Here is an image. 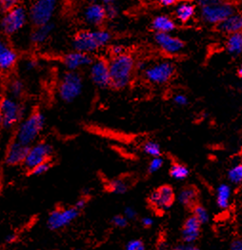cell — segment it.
<instances>
[{
  "label": "cell",
  "mask_w": 242,
  "mask_h": 250,
  "mask_svg": "<svg viewBox=\"0 0 242 250\" xmlns=\"http://www.w3.org/2000/svg\"><path fill=\"white\" fill-rule=\"evenodd\" d=\"M112 35L105 29H85L76 33L72 40L73 51L92 55L109 44Z\"/></svg>",
  "instance_id": "obj_1"
},
{
  "label": "cell",
  "mask_w": 242,
  "mask_h": 250,
  "mask_svg": "<svg viewBox=\"0 0 242 250\" xmlns=\"http://www.w3.org/2000/svg\"><path fill=\"white\" fill-rule=\"evenodd\" d=\"M136 64L134 57L128 53L111 58L109 61L111 87L116 90H121L131 83Z\"/></svg>",
  "instance_id": "obj_2"
},
{
  "label": "cell",
  "mask_w": 242,
  "mask_h": 250,
  "mask_svg": "<svg viewBox=\"0 0 242 250\" xmlns=\"http://www.w3.org/2000/svg\"><path fill=\"white\" fill-rule=\"evenodd\" d=\"M45 127V116L40 109H34L30 115L22 120L16 133L15 140L23 146H30L36 144Z\"/></svg>",
  "instance_id": "obj_3"
},
{
  "label": "cell",
  "mask_w": 242,
  "mask_h": 250,
  "mask_svg": "<svg viewBox=\"0 0 242 250\" xmlns=\"http://www.w3.org/2000/svg\"><path fill=\"white\" fill-rule=\"evenodd\" d=\"M199 8L202 21L210 25H220L237 12L233 3L218 0L200 1Z\"/></svg>",
  "instance_id": "obj_4"
},
{
  "label": "cell",
  "mask_w": 242,
  "mask_h": 250,
  "mask_svg": "<svg viewBox=\"0 0 242 250\" xmlns=\"http://www.w3.org/2000/svg\"><path fill=\"white\" fill-rule=\"evenodd\" d=\"M28 22V8L20 2V4L11 12L1 16L0 33L6 38L14 37L20 32Z\"/></svg>",
  "instance_id": "obj_5"
},
{
  "label": "cell",
  "mask_w": 242,
  "mask_h": 250,
  "mask_svg": "<svg viewBox=\"0 0 242 250\" xmlns=\"http://www.w3.org/2000/svg\"><path fill=\"white\" fill-rule=\"evenodd\" d=\"M83 91V78L80 72L66 71L58 85V95L61 101L71 104L80 98Z\"/></svg>",
  "instance_id": "obj_6"
},
{
  "label": "cell",
  "mask_w": 242,
  "mask_h": 250,
  "mask_svg": "<svg viewBox=\"0 0 242 250\" xmlns=\"http://www.w3.org/2000/svg\"><path fill=\"white\" fill-rule=\"evenodd\" d=\"M58 3L53 0H40L32 2L28 8L29 22L33 28L41 27L52 22L57 11Z\"/></svg>",
  "instance_id": "obj_7"
},
{
  "label": "cell",
  "mask_w": 242,
  "mask_h": 250,
  "mask_svg": "<svg viewBox=\"0 0 242 250\" xmlns=\"http://www.w3.org/2000/svg\"><path fill=\"white\" fill-rule=\"evenodd\" d=\"M24 107L17 100L4 96L0 98V116L2 128L11 129L20 124L24 115Z\"/></svg>",
  "instance_id": "obj_8"
},
{
  "label": "cell",
  "mask_w": 242,
  "mask_h": 250,
  "mask_svg": "<svg viewBox=\"0 0 242 250\" xmlns=\"http://www.w3.org/2000/svg\"><path fill=\"white\" fill-rule=\"evenodd\" d=\"M176 73V67L169 61H161L147 66L144 71V78L150 83L162 84L169 83Z\"/></svg>",
  "instance_id": "obj_9"
},
{
  "label": "cell",
  "mask_w": 242,
  "mask_h": 250,
  "mask_svg": "<svg viewBox=\"0 0 242 250\" xmlns=\"http://www.w3.org/2000/svg\"><path fill=\"white\" fill-rule=\"evenodd\" d=\"M53 155L54 148L50 144L46 142L36 143L35 145L30 146L23 167L28 172H30L32 169L41 164L53 161Z\"/></svg>",
  "instance_id": "obj_10"
},
{
  "label": "cell",
  "mask_w": 242,
  "mask_h": 250,
  "mask_svg": "<svg viewBox=\"0 0 242 250\" xmlns=\"http://www.w3.org/2000/svg\"><path fill=\"white\" fill-rule=\"evenodd\" d=\"M80 215V210L73 207L68 208L54 210L47 220L48 228L52 230H58L69 226Z\"/></svg>",
  "instance_id": "obj_11"
},
{
  "label": "cell",
  "mask_w": 242,
  "mask_h": 250,
  "mask_svg": "<svg viewBox=\"0 0 242 250\" xmlns=\"http://www.w3.org/2000/svg\"><path fill=\"white\" fill-rule=\"evenodd\" d=\"M90 78L93 83L101 89L111 87L109 61L102 58L95 59L90 66Z\"/></svg>",
  "instance_id": "obj_12"
},
{
  "label": "cell",
  "mask_w": 242,
  "mask_h": 250,
  "mask_svg": "<svg viewBox=\"0 0 242 250\" xmlns=\"http://www.w3.org/2000/svg\"><path fill=\"white\" fill-rule=\"evenodd\" d=\"M82 19L91 29H101L104 22L107 21L102 3L92 2L86 5L83 9Z\"/></svg>",
  "instance_id": "obj_13"
},
{
  "label": "cell",
  "mask_w": 242,
  "mask_h": 250,
  "mask_svg": "<svg viewBox=\"0 0 242 250\" xmlns=\"http://www.w3.org/2000/svg\"><path fill=\"white\" fill-rule=\"evenodd\" d=\"M94 62L95 58L92 55L77 51L68 52L64 54L60 59V62L67 71L73 72H79L83 67L91 66Z\"/></svg>",
  "instance_id": "obj_14"
},
{
  "label": "cell",
  "mask_w": 242,
  "mask_h": 250,
  "mask_svg": "<svg viewBox=\"0 0 242 250\" xmlns=\"http://www.w3.org/2000/svg\"><path fill=\"white\" fill-rule=\"evenodd\" d=\"M175 200L174 190L171 187L163 186L154 192L149 197L150 204L159 210L169 208Z\"/></svg>",
  "instance_id": "obj_15"
},
{
  "label": "cell",
  "mask_w": 242,
  "mask_h": 250,
  "mask_svg": "<svg viewBox=\"0 0 242 250\" xmlns=\"http://www.w3.org/2000/svg\"><path fill=\"white\" fill-rule=\"evenodd\" d=\"M155 42L162 51L169 55H177L184 49V42L180 38L174 37L171 34L156 33Z\"/></svg>",
  "instance_id": "obj_16"
},
{
  "label": "cell",
  "mask_w": 242,
  "mask_h": 250,
  "mask_svg": "<svg viewBox=\"0 0 242 250\" xmlns=\"http://www.w3.org/2000/svg\"><path fill=\"white\" fill-rule=\"evenodd\" d=\"M20 55L6 41L0 38V72H10L18 64Z\"/></svg>",
  "instance_id": "obj_17"
},
{
  "label": "cell",
  "mask_w": 242,
  "mask_h": 250,
  "mask_svg": "<svg viewBox=\"0 0 242 250\" xmlns=\"http://www.w3.org/2000/svg\"><path fill=\"white\" fill-rule=\"evenodd\" d=\"M29 148L30 147L21 145L16 140L13 141L8 147L7 154L5 157V164L8 167L23 166L27 158Z\"/></svg>",
  "instance_id": "obj_18"
},
{
  "label": "cell",
  "mask_w": 242,
  "mask_h": 250,
  "mask_svg": "<svg viewBox=\"0 0 242 250\" xmlns=\"http://www.w3.org/2000/svg\"><path fill=\"white\" fill-rule=\"evenodd\" d=\"M55 29H56V24L54 22H51L41 27L33 28L32 33L30 35V42L34 46L43 45L53 35Z\"/></svg>",
  "instance_id": "obj_19"
},
{
  "label": "cell",
  "mask_w": 242,
  "mask_h": 250,
  "mask_svg": "<svg viewBox=\"0 0 242 250\" xmlns=\"http://www.w3.org/2000/svg\"><path fill=\"white\" fill-rule=\"evenodd\" d=\"M219 30L227 34L228 36L237 34V33H242V14L236 12L231 17L226 19L225 21L222 22L220 25H218Z\"/></svg>",
  "instance_id": "obj_20"
},
{
  "label": "cell",
  "mask_w": 242,
  "mask_h": 250,
  "mask_svg": "<svg viewBox=\"0 0 242 250\" xmlns=\"http://www.w3.org/2000/svg\"><path fill=\"white\" fill-rule=\"evenodd\" d=\"M201 225L202 224L194 216L190 217L185 222L182 231V237L185 243L191 244L198 240L201 233Z\"/></svg>",
  "instance_id": "obj_21"
},
{
  "label": "cell",
  "mask_w": 242,
  "mask_h": 250,
  "mask_svg": "<svg viewBox=\"0 0 242 250\" xmlns=\"http://www.w3.org/2000/svg\"><path fill=\"white\" fill-rule=\"evenodd\" d=\"M151 26L156 33H163V34H171L177 28L176 22L170 17L165 15L157 16L152 21Z\"/></svg>",
  "instance_id": "obj_22"
},
{
  "label": "cell",
  "mask_w": 242,
  "mask_h": 250,
  "mask_svg": "<svg viewBox=\"0 0 242 250\" xmlns=\"http://www.w3.org/2000/svg\"><path fill=\"white\" fill-rule=\"evenodd\" d=\"M175 15L179 21L186 23L191 21L196 15V6L189 2H182L177 5L175 9Z\"/></svg>",
  "instance_id": "obj_23"
},
{
  "label": "cell",
  "mask_w": 242,
  "mask_h": 250,
  "mask_svg": "<svg viewBox=\"0 0 242 250\" xmlns=\"http://www.w3.org/2000/svg\"><path fill=\"white\" fill-rule=\"evenodd\" d=\"M225 47L228 53L232 56H240L242 54V33L228 36Z\"/></svg>",
  "instance_id": "obj_24"
},
{
  "label": "cell",
  "mask_w": 242,
  "mask_h": 250,
  "mask_svg": "<svg viewBox=\"0 0 242 250\" xmlns=\"http://www.w3.org/2000/svg\"><path fill=\"white\" fill-rule=\"evenodd\" d=\"M232 189L228 185H221L217 189V204L221 209H227L230 207Z\"/></svg>",
  "instance_id": "obj_25"
},
{
  "label": "cell",
  "mask_w": 242,
  "mask_h": 250,
  "mask_svg": "<svg viewBox=\"0 0 242 250\" xmlns=\"http://www.w3.org/2000/svg\"><path fill=\"white\" fill-rule=\"evenodd\" d=\"M9 97L14 100H20L25 94V84L19 78L12 79L7 85Z\"/></svg>",
  "instance_id": "obj_26"
},
{
  "label": "cell",
  "mask_w": 242,
  "mask_h": 250,
  "mask_svg": "<svg viewBox=\"0 0 242 250\" xmlns=\"http://www.w3.org/2000/svg\"><path fill=\"white\" fill-rule=\"evenodd\" d=\"M197 190L193 188H186L182 189L178 196L179 202L183 206H191L197 199Z\"/></svg>",
  "instance_id": "obj_27"
},
{
  "label": "cell",
  "mask_w": 242,
  "mask_h": 250,
  "mask_svg": "<svg viewBox=\"0 0 242 250\" xmlns=\"http://www.w3.org/2000/svg\"><path fill=\"white\" fill-rule=\"evenodd\" d=\"M170 175L177 181H182L189 176V169L181 164H174L170 168Z\"/></svg>",
  "instance_id": "obj_28"
},
{
  "label": "cell",
  "mask_w": 242,
  "mask_h": 250,
  "mask_svg": "<svg viewBox=\"0 0 242 250\" xmlns=\"http://www.w3.org/2000/svg\"><path fill=\"white\" fill-rule=\"evenodd\" d=\"M102 5L104 7L107 20H114L119 16L120 8L115 1H104L102 2Z\"/></svg>",
  "instance_id": "obj_29"
},
{
  "label": "cell",
  "mask_w": 242,
  "mask_h": 250,
  "mask_svg": "<svg viewBox=\"0 0 242 250\" xmlns=\"http://www.w3.org/2000/svg\"><path fill=\"white\" fill-rule=\"evenodd\" d=\"M143 151H144L145 154L152 157V159L161 157V146L158 143L153 142V141H149V142H146L144 144Z\"/></svg>",
  "instance_id": "obj_30"
},
{
  "label": "cell",
  "mask_w": 242,
  "mask_h": 250,
  "mask_svg": "<svg viewBox=\"0 0 242 250\" xmlns=\"http://www.w3.org/2000/svg\"><path fill=\"white\" fill-rule=\"evenodd\" d=\"M228 179L234 185H240L242 183V166H235L228 172Z\"/></svg>",
  "instance_id": "obj_31"
},
{
  "label": "cell",
  "mask_w": 242,
  "mask_h": 250,
  "mask_svg": "<svg viewBox=\"0 0 242 250\" xmlns=\"http://www.w3.org/2000/svg\"><path fill=\"white\" fill-rule=\"evenodd\" d=\"M108 188L112 193L124 194L127 191L128 187H127V184L123 180L116 179V180H113L109 183Z\"/></svg>",
  "instance_id": "obj_32"
},
{
  "label": "cell",
  "mask_w": 242,
  "mask_h": 250,
  "mask_svg": "<svg viewBox=\"0 0 242 250\" xmlns=\"http://www.w3.org/2000/svg\"><path fill=\"white\" fill-rule=\"evenodd\" d=\"M194 217L201 223L205 224L209 221V213L208 211L202 206H197L194 208Z\"/></svg>",
  "instance_id": "obj_33"
},
{
  "label": "cell",
  "mask_w": 242,
  "mask_h": 250,
  "mask_svg": "<svg viewBox=\"0 0 242 250\" xmlns=\"http://www.w3.org/2000/svg\"><path fill=\"white\" fill-rule=\"evenodd\" d=\"M52 162L53 161L46 162L44 164H41L40 166L35 167L30 172H28L29 175H32V176H41V175L46 174L51 169V167H53V163Z\"/></svg>",
  "instance_id": "obj_34"
},
{
  "label": "cell",
  "mask_w": 242,
  "mask_h": 250,
  "mask_svg": "<svg viewBox=\"0 0 242 250\" xmlns=\"http://www.w3.org/2000/svg\"><path fill=\"white\" fill-rule=\"evenodd\" d=\"M19 4H20L19 1H13V0H3V1H0V14H1V16L6 15L7 13L11 12Z\"/></svg>",
  "instance_id": "obj_35"
},
{
  "label": "cell",
  "mask_w": 242,
  "mask_h": 250,
  "mask_svg": "<svg viewBox=\"0 0 242 250\" xmlns=\"http://www.w3.org/2000/svg\"><path fill=\"white\" fill-rule=\"evenodd\" d=\"M162 167H163V159H162L161 157L153 158L152 161H151L150 164H149L148 171H149L150 173H156V172H158L159 170H161Z\"/></svg>",
  "instance_id": "obj_36"
},
{
  "label": "cell",
  "mask_w": 242,
  "mask_h": 250,
  "mask_svg": "<svg viewBox=\"0 0 242 250\" xmlns=\"http://www.w3.org/2000/svg\"><path fill=\"white\" fill-rule=\"evenodd\" d=\"M144 245L140 240H133L126 246V250H144Z\"/></svg>",
  "instance_id": "obj_37"
},
{
  "label": "cell",
  "mask_w": 242,
  "mask_h": 250,
  "mask_svg": "<svg viewBox=\"0 0 242 250\" xmlns=\"http://www.w3.org/2000/svg\"><path fill=\"white\" fill-rule=\"evenodd\" d=\"M110 52H111L112 58L113 57H119V56H121V55L126 53L125 49H124V47L122 45H114V46H112Z\"/></svg>",
  "instance_id": "obj_38"
},
{
  "label": "cell",
  "mask_w": 242,
  "mask_h": 250,
  "mask_svg": "<svg viewBox=\"0 0 242 250\" xmlns=\"http://www.w3.org/2000/svg\"><path fill=\"white\" fill-rule=\"evenodd\" d=\"M113 223L117 228H125L127 226V219L125 216L119 215L114 218Z\"/></svg>",
  "instance_id": "obj_39"
},
{
  "label": "cell",
  "mask_w": 242,
  "mask_h": 250,
  "mask_svg": "<svg viewBox=\"0 0 242 250\" xmlns=\"http://www.w3.org/2000/svg\"><path fill=\"white\" fill-rule=\"evenodd\" d=\"M174 102L180 106H185V105L188 104V98L183 94H178V95H176Z\"/></svg>",
  "instance_id": "obj_40"
},
{
  "label": "cell",
  "mask_w": 242,
  "mask_h": 250,
  "mask_svg": "<svg viewBox=\"0 0 242 250\" xmlns=\"http://www.w3.org/2000/svg\"><path fill=\"white\" fill-rule=\"evenodd\" d=\"M38 66V61L37 60H34V59H31V60H28L26 62H25V69L27 71H32L33 69H36Z\"/></svg>",
  "instance_id": "obj_41"
},
{
  "label": "cell",
  "mask_w": 242,
  "mask_h": 250,
  "mask_svg": "<svg viewBox=\"0 0 242 250\" xmlns=\"http://www.w3.org/2000/svg\"><path fill=\"white\" fill-rule=\"evenodd\" d=\"M124 216L126 217V219H135L137 216V211L132 208H127L124 211Z\"/></svg>",
  "instance_id": "obj_42"
},
{
  "label": "cell",
  "mask_w": 242,
  "mask_h": 250,
  "mask_svg": "<svg viewBox=\"0 0 242 250\" xmlns=\"http://www.w3.org/2000/svg\"><path fill=\"white\" fill-rule=\"evenodd\" d=\"M231 250H242V240H236L231 246Z\"/></svg>",
  "instance_id": "obj_43"
},
{
  "label": "cell",
  "mask_w": 242,
  "mask_h": 250,
  "mask_svg": "<svg viewBox=\"0 0 242 250\" xmlns=\"http://www.w3.org/2000/svg\"><path fill=\"white\" fill-rule=\"evenodd\" d=\"M153 224H154V220L152 218H150V217H145V218L142 219V225L144 227H146V228L152 227Z\"/></svg>",
  "instance_id": "obj_44"
},
{
  "label": "cell",
  "mask_w": 242,
  "mask_h": 250,
  "mask_svg": "<svg viewBox=\"0 0 242 250\" xmlns=\"http://www.w3.org/2000/svg\"><path fill=\"white\" fill-rule=\"evenodd\" d=\"M86 204H87L86 199L81 198V199H80V200L77 202V204H76L75 208H77L79 209V210L81 211V209H83L85 207H86Z\"/></svg>",
  "instance_id": "obj_45"
},
{
  "label": "cell",
  "mask_w": 242,
  "mask_h": 250,
  "mask_svg": "<svg viewBox=\"0 0 242 250\" xmlns=\"http://www.w3.org/2000/svg\"><path fill=\"white\" fill-rule=\"evenodd\" d=\"M175 250H200L197 249L196 247H193L191 245H186V246H180Z\"/></svg>",
  "instance_id": "obj_46"
},
{
  "label": "cell",
  "mask_w": 242,
  "mask_h": 250,
  "mask_svg": "<svg viewBox=\"0 0 242 250\" xmlns=\"http://www.w3.org/2000/svg\"><path fill=\"white\" fill-rule=\"evenodd\" d=\"M176 4V1L174 0H162L161 1V5L164 7H170V6H174Z\"/></svg>",
  "instance_id": "obj_47"
},
{
  "label": "cell",
  "mask_w": 242,
  "mask_h": 250,
  "mask_svg": "<svg viewBox=\"0 0 242 250\" xmlns=\"http://www.w3.org/2000/svg\"><path fill=\"white\" fill-rule=\"evenodd\" d=\"M16 239H17L16 235L10 234V235H8V236L6 237V242H8V243H13V242L16 241Z\"/></svg>",
  "instance_id": "obj_48"
},
{
  "label": "cell",
  "mask_w": 242,
  "mask_h": 250,
  "mask_svg": "<svg viewBox=\"0 0 242 250\" xmlns=\"http://www.w3.org/2000/svg\"><path fill=\"white\" fill-rule=\"evenodd\" d=\"M238 74H239V76H240V78L242 79V63L241 64V66L239 67V70H238Z\"/></svg>",
  "instance_id": "obj_49"
},
{
  "label": "cell",
  "mask_w": 242,
  "mask_h": 250,
  "mask_svg": "<svg viewBox=\"0 0 242 250\" xmlns=\"http://www.w3.org/2000/svg\"><path fill=\"white\" fill-rule=\"evenodd\" d=\"M2 128V119H1V116H0V129Z\"/></svg>",
  "instance_id": "obj_50"
},
{
  "label": "cell",
  "mask_w": 242,
  "mask_h": 250,
  "mask_svg": "<svg viewBox=\"0 0 242 250\" xmlns=\"http://www.w3.org/2000/svg\"><path fill=\"white\" fill-rule=\"evenodd\" d=\"M241 165H242V164H241Z\"/></svg>",
  "instance_id": "obj_51"
},
{
  "label": "cell",
  "mask_w": 242,
  "mask_h": 250,
  "mask_svg": "<svg viewBox=\"0 0 242 250\" xmlns=\"http://www.w3.org/2000/svg\"></svg>",
  "instance_id": "obj_52"
}]
</instances>
